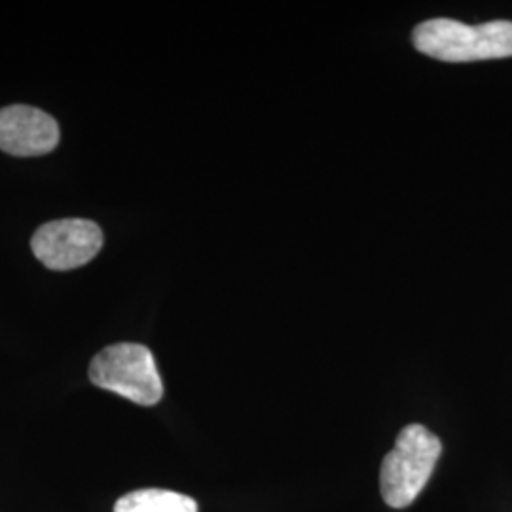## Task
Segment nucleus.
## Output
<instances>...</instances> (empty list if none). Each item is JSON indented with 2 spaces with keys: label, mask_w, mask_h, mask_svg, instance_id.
I'll use <instances>...</instances> for the list:
<instances>
[{
  "label": "nucleus",
  "mask_w": 512,
  "mask_h": 512,
  "mask_svg": "<svg viewBox=\"0 0 512 512\" xmlns=\"http://www.w3.org/2000/svg\"><path fill=\"white\" fill-rule=\"evenodd\" d=\"M103 241L101 228L92 220L63 219L40 226L31 247L46 268L67 272L93 260Z\"/></svg>",
  "instance_id": "4"
},
{
  "label": "nucleus",
  "mask_w": 512,
  "mask_h": 512,
  "mask_svg": "<svg viewBox=\"0 0 512 512\" xmlns=\"http://www.w3.org/2000/svg\"><path fill=\"white\" fill-rule=\"evenodd\" d=\"M90 380L139 406H154L164 397V382L147 346L122 342L99 351L90 365Z\"/></svg>",
  "instance_id": "3"
},
{
  "label": "nucleus",
  "mask_w": 512,
  "mask_h": 512,
  "mask_svg": "<svg viewBox=\"0 0 512 512\" xmlns=\"http://www.w3.org/2000/svg\"><path fill=\"white\" fill-rule=\"evenodd\" d=\"M114 512H198V503L188 495L147 488L120 497Z\"/></svg>",
  "instance_id": "6"
},
{
  "label": "nucleus",
  "mask_w": 512,
  "mask_h": 512,
  "mask_svg": "<svg viewBox=\"0 0 512 512\" xmlns=\"http://www.w3.org/2000/svg\"><path fill=\"white\" fill-rule=\"evenodd\" d=\"M414 46L446 63L512 57V21L467 25L456 19H427L414 29Z\"/></svg>",
  "instance_id": "1"
},
{
  "label": "nucleus",
  "mask_w": 512,
  "mask_h": 512,
  "mask_svg": "<svg viewBox=\"0 0 512 512\" xmlns=\"http://www.w3.org/2000/svg\"><path fill=\"white\" fill-rule=\"evenodd\" d=\"M59 126L44 110L12 105L0 110V150L27 158L44 156L59 145Z\"/></svg>",
  "instance_id": "5"
},
{
  "label": "nucleus",
  "mask_w": 512,
  "mask_h": 512,
  "mask_svg": "<svg viewBox=\"0 0 512 512\" xmlns=\"http://www.w3.org/2000/svg\"><path fill=\"white\" fill-rule=\"evenodd\" d=\"M442 454V442L420 423L406 425L380 469V492L391 509H406L427 486Z\"/></svg>",
  "instance_id": "2"
}]
</instances>
